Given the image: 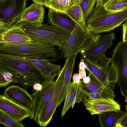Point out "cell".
<instances>
[{"label":"cell","instance_id":"1","mask_svg":"<svg viewBox=\"0 0 127 127\" xmlns=\"http://www.w3.org/2000/svg\"><path fill=\"white\" fill-rule=\"evenodd\" d=\"M13 25L20 27L32 40L54 45L60 50L64 46L70 34L57 27L40 23L23 21Z\"/></svg>","mask_w":127,"mask_h":127},{"label":"cell","instance_id":"37","mask_svg":"<svg viewBox=\"0 0 127 127\" xmlns=\"http://www.w3.org/2000/svg\"><path fill=\"white\" fill-rule=\"evenodd\" d=\"M87 66L86 63L84 62L83 59L82 58L79 64V69L84 70L86 69Z\"/></svg>","mask_w":127,"mask_h":127},{"label":"cell","instance_id":"27","mask_svg":"<svg viewBox=\"0 0 127 127\" xmlns=\"http://www.w3.org/2000/svg\"><path fill=\"white\" fill-rule=\"evenodd\" d=\"M95 64L106 73H108L109 64L111 62L112 58H107L105 53L102 54L95 59H93Z\"/></svg>","mask_w":127,"mask_h":127},{"label":"cell","instance_id":"34","mask_svg":"<svg viewBox=\"0 0 127 127\" xmlns=\"http://www.w3.org/2000/svg\"><path fill=\"white\" fill-rule=\"evenodd\" d=\"M10 83L5 79L3 75L0 73V87H4Z\"/></svg>","mask_w":127,"mask_h":127},{"label":"cell","instance_id":"9","mask_svg":"<svg viewBox=\"0 0 127 127\" xmlns=\"http://www.w3.org/2000/svg\"><path fill=\"white\" fill-rule=\"evenodd\" d=\"M17 56L33 65L45 80L54 81L55 77L58 75L61 69V65L51 63L56 60L54 59L37 56Z\"/></svg>","mask_w":127,"mask_h":127},{"label":"cell","instance_id":"11","mask_svg":"<svg viewBox=\"0 0 127 127\" xmlns=\"http://www.w3.org/2000/svg\"><path fill=\"white\" fill-rule=\"evenodd\" d=\"M115 38L113 32L106 34L100 35L97 41L87 49L81 51L80 54L83 58L95 59L100 54L105 53L111 47Z\"/></svg>","mask_w":127,"mask_h":127},{"label":"cell","instance_id":"18","mask_svg":"<svg viewBox=\"0 0 127 127\" xmlns=\"http://www.w3.org/2000/svg\"><path fill=\"white\" fill-rule=\"evenodd\" d=\"M48 22L53 25L71 33L77 23L66 13L49 8L48 13Z\"/></svg>","mask_w":127,"mask_h":127},{"label":"cell","instance_id":"46","mask_svg":"<svg viewBox=\"0 0 127 127\" xmlns=\"http://www.w3.org/2000/svg\"><path fill=\"white\" fill-rule=\"evenodd\" d=\"M125 101L127 103V98H126V100H125Z\"/></svg>","mask_w":127,"mask_h":127},{"label":"cell","instance_id":"39","mask_svg":"<svg viewBox=\"0 0 127 127\" xmlns=\"http://www.w3.org/2000/svg\"><path fill=\"white\" fill-rule=\"evenodd\" d=\"M79 74L81 79H83L86 76L85 69L82 70L79 69Z\"/></svg>","mask_w":127,"mask_h":127},{"label":"cell","instance_id":"24","mask_svg":"<svg viewBox=\"0 0 127 127\" xmlns=\"http://www.w3.org/2000/svg\"><path fill=\"white\" fill-rule=\"evenodd\" d=\"M88 76L90 77L91 79V80L89 83L87 84H85L82 81V87L85 93V94L92 92L101 88H104L105 89L102 84L91 73L89 72Z\"/></svg>","mask_w":127,"mask_h":127},{"label":"cell","instance_id":"5","mask_svg":"<svg viewBox=\"0 0 127 127\" xmlns=\"http://www.w3.org/2000/svg\"><path fill=\"white\" fill-rule=\"evenodd\" d=\"M0 63L6 65L19 72L34 83H41L43 80V77L33 65L17 55L0 52Z\"/></svg>","mask_w":127,"mask_h":127},{"label":"cell","instance_id":"17","mask_svg":"<svg viewBox=\"0 0 127 127\" xmlns=\"http://www.w3.org/2000/svg\"><path fill=\"white\" fill-rule=\"evenodd\" d=\"M85 94L82 87V81L79 83L70 82L66 91L61 117L64 116L71 107L72 108L75 103L80 102Z\"/></svg>","mask_w":127,"mask_h":127},{"label":"cell","instance_id":"6","mask_svg":"<svg viewBox=\"0 0 127 127\" xmlns=\"http://www.w3.org/2000/svg\"><path fill=\"white\" fill-rule=\"evenodd\" d=\"M64 71L63 67L55 81L54 89L49 101L38 114L36 122L41 127H45L49 123L58 106L57 103L62 87Z\"/></svg>","mask_w":127,"mask_h":127},{"label":"cell","instance_id":"41","mask_svg":"<svg viewBox=\"0 0 127 127\" xmlns=\"http://www.w3.org/2000/svg\"><path fill=\"white\" fill-rule=\"evenodd\" d=\"M116 2L127 3V0H109L106 3Z\"/></svg>","mask_w":127,"mask_h":127},{"label":"cell","instance_id":"14","mask_svg":"<svg viewBox=\"0 0 127 127\" xmlns=\"http://www.w3.org/2000/svg\"><path fill=\"white\" fill-rule=\"evenodd\" d=\"M84 103L86 109L92 115L120 109V105L112 98H98Z\"/></svg>","mask_w":127,"mask_h":127},{"label":"cell","instance_id":"38","mask_svg":"<svg viewBox=\"0 0 127 127\" xmlns=\"http://www.w3.org/2000/svg\"><path fill=\"white\" fill-rule=\"evenodd\" d=\"M109 0H97L96 5L104 7Z\"/></svg>","mask_w":127,"mask_h":127},{"label":"cell","instance_id":"19","mask_svg":"<svg viewBox=\"0 0 127 127\" xmlns=\"http://www.w3.org/2000/svg\"><path fill=\"white\" fill-rule=\"evenodd\" d=\"M44 13L42 5L34 3L25 9L13 24L23 21L42 23Z\"/></svg>","mask_w":127,"mask_h":127},{"label":"cell","instance_id":"33","mask_svg":"<svg viewBox=\"0 0 127 127\" xmlns=\"http://www.w3.org/2000/svg\"><path fill=\"white\" fill-rule=\"evenodd\" d=\"M32 93L41 90L42 89V86L40 83H36L33 84L32 86Z\"/></svg>","mask_w":127,"mask_h":127},{"label":"cell","instance_id":"44","mask_svg":"<svg viewBox=\"0 0 127 127\" xmlns=\"http://www.w3.org/2000/svg\"><path fill=\"white\" fill-rule=\"evenodd\" d=\"M126 110L127 111V105L126 106Z\"/></svg>","mask_w":127,"mask_h":127},{"label":"cell","instance_id":"12","mask_svg":"<svg viewBox=\"0 0 127 127\" xmlns=\"http://www.w3.org/2000/svg\"><path fill=\"white\" fill-rule=\"evenodd\" d=\"M0 110L15 120L21 122L30 117L31 112L12 101L3 94L0 95Z\"/></svg>","mask_w":127,"mask_h":127},{"label":"cell","instance_id":"25","mask_svg":"<svg viewBox=\"0 0 127 127\" xmlns=\"http://www.w3.org/2000/svg\"><path fill=\"white\" fill-rule=\"evenodd\" d=\"M71 6V0H51L48 7L58 11L66 13Z\"/></svg>","mask_w":127,"mask_h":127},{"label":"cell","instance_id":"31","mask_svg":"<svg viewBox=\"0 0 127 127\" xmlns=\"http://www.w3.org/2000/svg\"><path fill=\"white\" fill-rule=\"evenodd\" d=\"M115 127H127V111L125 115L116 124Z\"/></svg>","mask_w":127,"mask_h":127},{"label":"cell","instance_id":"40","mask_svg":"<svg viewBox=\"0 0 127 127\" xmlns=\"http://www.w3.org/2000/svg\"><path fill=\"white\" fill-rule=\"evenodd\" d=\"M83 0H71V2L72 4L71 6L81 4Z\"/></svg>","mask_w":127,"mask_h":127},{"label":"cell","instance_id":"21","mask_svg":"<svg viewBox=\"0 0 127 127\" xmlns=\"http://www.w3.org/2000/svg\"><path fill=\"white\" fill-rule=\"evenodd\" d=\"M77 55V54H74L66 58L63 66L64 71L63 85L58 102L57 106L59 105L65 98L66 91L70 83Z\"/></svg>","mask_w":127,"mask_h":127},{"label":"cell","instance_id":"47","mask_svg":"<svg viewBox=\"0 0 127 127\" xmlns=\"http://www.w3.org/2000/svg\"><path fill=\"white\" fill-rule=\"evenodd\" d=\"M1 0H0V1H1Z\"/></svg>","mask_w":127,"mask_h":127},{"label":"cell","instance_id":"22","mask_svg":"<svg viewBox=\"0 0 127 127\" xmlns=\"http://www.w3.org/2000/svg\"><path fill=\"white\" fill-rule=\"evenodd\" d=\"M127 112L120 110L106 112L99 115L98 120L102 127H115Z\"/></svg>","mask_w":127,"mask_h":127},{"label":"cell","instance_id":"36","mask_svg":"<svg viewBox=\"0 0 127 127\" xmlns=\"http://www.w3.org/2000/svg\"><path fill=\"white\" fill-rule=\"evenodd\" d=\"M34 3L42 5H44L48 7L46 0H32Z\"/></svg>","mask_w":127,"mask_h":127},{"label":"cell","instance_id":"29","mask_svg":"<svg viewBox=\"0 0 127 127\" xmlns=\"http://www.w3.org/2000/svg\"><path fill=\"white\" fill-rule=\"evenodd\" d=\"M96 1L97 0H83L80 4L86 22L94 10Z\"/></svg>","mask_w":127,"mask_h":127},{"label":"cell","instance_id":"2","mask_svg":"<svg viewBox=\"0 0 127 127\" xmlns=\"http://www.w3.org/2000/svg\"><path fill=\"white\" fill-rule=\"evenodd\" d=\"M100 35L77 24L57 59L66 58L87 49L97 41Z\"/></svg>","mask_w":127,"mask_h":127},{"label":"cell","instance_id":"26","mask_svg":"<svg viewBox=\"0 0 127 127\" xmlns=\"http://www.w3.org/2000/svg\"><path fill=\"white\" fill-rule=\"evenodd\" d=\"M0 123L8 127H24V124L0 110Z\"/></svg>","mask_w":127,"mask_h":127},{"label":"cell","instance_id":"3","mask_svg":"<svg viewBox=\"0 0 127 127\" xmlns=\"http://www.w3.org/2000/svg\"><path fill=\"white\" fill-rule=\"evenodd\" d=\"M56 46L32 40L21 44H0V53L17 56H37L57 59L58 53Z\"/></svg>","mask_w":127,"mask_h":127},{"label":"cell","instance_id":"4","mask_svg":"<svg viewBox=\"0 0 127 127\" xmlns=\"http://www.w3.org/2000/svg\"><path fill=\"white\" fill-rule=\"evenodd\" d=\"M111 62L116 67L117 72V83L121 93L127 98V42H120L115 48Z\"/></svg>","mask_w":127,"mask_h":127},{"label":"cell","instance_id":"30","mask_svg":"<svg viewBox=\"0 0 127 127\" xmlns=\"http://www.w3.org/2000/svg\"><path fill=\"white\" fill-rule=\"evenodd\" d=\"M104 7L110 13H116L127 8V3L116 2L106 3Z\"/></svg>","mask_w":127,"mask_h":127},{"label":"cell","instance_id":"32","mask_svg":"<svg viewBox=\"0 0 127 127\" xmlns=\"http://www.w3.org/2000/svg\"><path fill=\"white\" fill-rule=\"evenodd\" d=\"M122 31L123 41L124 42H127V25L125 23L123 24Z\"/></svg>","mask_w":127,"mask_h":127},{"label":"cell","instance_id":"23","mask_svg":"<svg viewBox=\"0 0 127 127\" xmlns=\"http://www.w3.org/2000/svg\"><path fill=\"white\" fill-rule=\"evenodd\" d=\"M66 13L83 29H87V26L80 4L71 6Z\"/></svg>","mask_w":127,"mask_h":127},{"label":"cell","instance_id":"13","mask_svg":"<svg viewBox=\"0 0 127 127\" xmlns=\"http://www.w3.org/2000/svg\"><path fill=\"white\" fill-rule=\"evenodd\" d=\"M31 38L19 26L13 25L0 34V44H21L28 43Z\"/></svg>","mask_w":127,"mask_h":127},{"label":"cell","instance_id":"28","mask_svg":"<svg viewBox=\"0 0 127 127\" xmlns=\"http://www.w3.org/2000/svg\"><path fill=\"white\" fill-rule=\"evenodd\" d=\"M109 16L116 28L120 26L127 20V8L116 13H111L109 12Z\"/></svg>","mask_w":127,"mask_h":127},{"label":"cell","instance_id":"10","mask_svg":"<svg viewBox=\"0 0 127 127\" xmlns=\"http://www.w3.org/2000/svg\"><path fill=\"white\" fill-rule=\"evenodd\" d=\"M42 86L40 91L31 95L33 100L31 119L36 121L38 114L49 101L54 89L55 82L44 80L41 82Z\"/></svg>","mask_w":127,"mask_h":127},{"label":"cell","instance_id":"7","mask_svg":"<svg viewBox=\"0 0 127 127\" xmlns=\"http://www.w3.org/2000/svg\"><path fill=\"white\" fill-rule=\"evenodd\" d=\"M109 14L104 7L96 5L86 22L87 26L92 31L97 34L114 30L116 28Z\"/></svg>","mask_w":127,"mask_h":127},{"label":"cell","instance_id":"35","mask_svg":"<svg viewBox=\"0 0 127 127\" xmlns=\"http://www.w3.org/2000/svg\"><path fill=\"white\" fill-rule=\"evenodd\" d=\"M81 79L79 73H76L73 75V82L76 83H80L81 81Z\"/></svg>","mask_w":127,"mask_h":127},{"label":"cell","instance_id":"42","mask_svg":"<svg viewBox=\"0 0 127 127\" xmlns=\"http://www.w3.org/2000/svg\"><path fill=\"white\" fill-rule=\"evenodd\" d=\"M91 80V79L89 76H86L83 79L82 82L85 84H87L89 83Z\"/></svg>","mask_w":127,"mask_h":127},{"label":"cell","instance_id":"16","mask_svg":"<svg viewBox=\"0 0 127 127\" xmlns=\"http://www.w3.org/2000/svg\"><path fill=\"white\" fill-rule=\"evenodd\" d=\"M3 94L31 112L33 104V99L25 89L18 85H12L5 90Z\"/></svg>","mask_w":127,"mask_h":127},{"label":"cell","instance_id":"45","mask_svg":"<svg viewBox=\"0 0 127 127\" xmlns=\"http://www.w3.org/2000/svg\"><path fill=\"white\" fill-rule=\"evenodd\" d=\"M125 23L127 25V20L125 22Z\"/></svg>","mask_w":127,"mask_h":127},{"label":"cell","instance_id":"20","mask_svg":"<svg viewBox=\"0 0 127 127\" xmlns=\"http://www.w3.org/2000/svg\"><path fill=\"white\" fill-rule=\"evenodd\" d=\"M0 73L10 84L16 83L26 89L32 86L34 83L26 76L9 66L0 63Z\"/></svg>","mask_w":127,"mask_h":127},{"label":"cell","instance_id":"15","mask_svg":"<svg viewBox=\"0 0 127 127\" xmlns=\"http://www.w3.org/2000/svg\"><path fill=\"white\" fill-rule=\"evenodd\" d=\"M87 66L86 69L92 74L105 89L114 97V92L116 83L112 78L98 67L95 63L93 59L83 58Z\"/></svg>","mask_w":127,"mask_h":127},{"label":"cell","instance_id":"43","mask_svg":"<svg viewBox=\"0 0 127 127\" xmlns=\"http://www.w3.org/2000/svg\"><path fill=\"white\" fill-rule=\"evenodd\" d=\"M51 1V0H46L47 3V5H48V7L49 4L50 2Z\"/></svg>","mask_w":127,"mask_h":127},{"label":"cell","instance_id":"8","mask_svg":"<svg viewBox=\"0 0 127 127\" xmlns=\"http://www.w3.org/2000/svg\"><path fill=\"white\" fill-rule=\"evenodd\" d=\"M27 0L0 1V22L8 29L13 24L26 8Z\"/></svg>","mask_w":127,"mask_h":127}]
</instances>
